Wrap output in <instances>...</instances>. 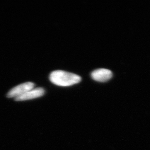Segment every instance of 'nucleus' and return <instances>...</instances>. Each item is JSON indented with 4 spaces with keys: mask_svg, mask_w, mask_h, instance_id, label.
<instances>
[{
    "mask_svg": "<svg viewBox=\"0 0 150 150\" xmlns=\"http://www.w3.org/2000/svg\"><path fill=\"white\" fill-rule=\"evenodd\" d=\"M49 79L52 83L61 86H68L79 83L81 77L79 75L62 70H57L51 72Z\"/></svg>",
    "mask_w": 150,
    "mask_h": 150,
    "instance_id": "obj_1",
    "label": "nucleus"
},
{
    "mask_svg": "<svg viewBox=\"0 0 150 150\" xmlns=\"http://www.w3.org/2000/svg\"><path fill=\"white\" fill-rule=\"evenodd\" d=\"M113 76L110 70L105 69H99L92 71L91 76L95 81L105 82L111 79Z\"/></svg>",
    "mask_w": 150,
    "mask_h": 150,
    "instance_id": "obj_3",
    "label": "nucleus"
},
{
    "mask_svg": "<svg viewBox=\"0 0 150 150\" xmlns=\"http://www.w3.org/2000/svg\"><path fill=\"white\" fill-rule=\"evenodd\" d=\"M45 94V90L43 88H34L30 91L26 92L24 94L15 98L16 101H23L34 99L42 96Z\"/></svg>",
    "mask_w": 150,
    "mask_h": 150,
    "instance_id": "obj_4",
    "label": "nucleus"
},
{
    "mask_svg": "<svg viewBox=\"0 0 150 150\" xmlns=\"http://www.w3.org/2000/svg\"><path fill=\"white\" fill-rule=\"evenodd\" d=\"M34 87L35 84L31 82L21 83L10 89L7 93V97L8 98H17L33 89Z\"/></svg>",
    "mask_w": 150,
    "mask_h": 150,
    "instance_id": "obj_2",
    "label": "nucleus"
}]
</instances>
